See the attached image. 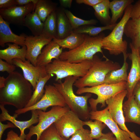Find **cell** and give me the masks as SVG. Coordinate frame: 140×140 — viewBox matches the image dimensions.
<instances>
[{
  "instance_id": "1",
  "label": "cell",
  "mask_w": 140,
  "mask_h": 140,
  "mask_svg": "<svg viewBox=\"0 0 140 140\" xmlns=\"http://www.w3.org/2000/svg\"><path fill=\"white\" fill-rule=\"evenodd\" d=\"M32 87L21 73L14 71L9 74L4 87L0 89V104L11 105L17 109L25 108L33 94Z\"/></svg>"
},
{
  "instance_id": "2",
  "label": "cell",
  "mask_w": 140,
  "mask_h": 140,
  "mask_svg": "<svg viewBox=\"0 0 140 140\" xmlns=\"http://www.w3.org/2000/svg\"><path fill=\"white\" fill-rule=\"evenodd\" d=\"M79 78L75 76H69L65 78L63 82L60 81L54 83L53 85L62 95L70 110L76 114L81 120L86 121L90 118L91 109L88 106V101L92 94L87 93L85 96H78L75 94L73 86Z\"/></svg>"
},
{
  "instance_id": "3",
  "label": "cell",
  "mask_w": 140,
  "mask_h": 140,
  "mask_svg": "<svg viewBox=\"0 0 140 140\" xmlns=\"http://www.w3.org/2000/svg\"><path fill=\"white\" fill-rule=\"evenodd\" d=\"M106 59L102 60L95 55L92 60V64L87 73L77 80L73 85L79 88L102 84L108 73L121 67L118 63L107 58Z\"/></svg>"
},
{
  "instance_id": "4",
  "label": "cell",
  "mask_w": 140,
  "mask_h": 140,
  "mask_svg": "<svg viewBox=\"0 0 140 140\" xmlns=\"http://www.w3.org/2000/svg\"><path fill=\"white\" fill-rule=\"evenodd\" d=\"M105 34L101 33L99 35L92 36L88 35L84 42L79 46L72 50L62 52L59 59L67 60L72 63H79L86 60H92L97 53L104 55L102 48V40Z\"/></svg>"
},
{
  "instance_id": "5",
  "label": "cell",
  "mask_w": 140,
  "mask_h": 140,
  "mask_svg": "<svg viewBox=\"0 0 140 140\" xmlns=\"http://www.w3.org/2000/svg\"><path fill=\"white\" fill-rule=\"evenodd\" d=\"M133 5L131 4L125 9L124 14L117 24L107 36L102 40V48L108 51L109 53L115 56L123 53L127 55V42L123 40L124 28L127 22L130 18Z\"/></svg>"
},
{
  "instance_id": "6",
  "label": "cell",
  "mask_w": 140,
  "mask_h": 140,
  "mask_svg": "<svg viewBox=\"0 0 140 140\" xmlns=\"http://www.w3.org/2000/svg\"><path fill=\"white\" fill-rule=\"evenodd\" d=\"M92 64V60H86L79 63H71L67 60L54 59L45 66L48 74L56 75V81L69 76L82 77L87 73Z\"/></svg>"
},
{
  "instance_id": "7",
  "label": "cell",
  "mask_w": 140,
  "mask_h": 140,
  "mask_svg": "<svg viewBox=\"0 0 140 140\" xmlns=\"http://www.w3.org/2000/svg\"><path fill=\"white\" fill-rule=\"evenodd\" d=\"M126 82L114 84H102L92 87H85L78 88L76 93L78 95L92 93L97 96L96 99H90L88 101L91 110H97V104H101L102 108L106 106V101L118 93L126 89Z\"/></svg>"
},
{
  "instance_id": "8",
  "label": "cell",
  "mask_w": 140,
  "mask_h": 140,
  "mask_svg": "<svg viewBox=\"0 0 140 140\" xmlns=\"http://www.w3.org/2000/svg\"><path fill=\"white\" fill-rule=\"evenodd\" d=\"M70 110L67 106L65 107L54 106L49 111L46 112L40 110H36L39 122L35 126L32 125L29 129V133L26 135V140H31L34 135L37 136L36 140H39L43 132L53 124L64 114Z\"/></svg>"
},
{
  "instance_id": "9",
  "label": "cell",
  "mask_w": 140,
  "mask_h": 140,
  "mask_svg": "<svg viewBox=\"0 0 140 140\" xmlns=\"http://www.w3.org/2000/svg\"><path fill=\"white\" fill-rule=\"evenodd\" d=\"M44 94L41 99L35 104L30 107L24 108L15 111L17 115L33 110H40L46 111L51 106H67L62 95L56 88L51 85H45Z\"/></svg>"
},
{
  "instance_id": "10",
  "label": "cell",
  "mask_w": 140,
  "mask_h": 140,
  "mask_svg": "<svg viewBox=\"0 0 140 140\" xmlns=\"http://www.w3.org/2000/svg\"><path fill=\"white\" fill-rule=\"evenodd\" d=\"M127 90L123 91L107 100L106 101L107 105L109 114L112 119L122 130L128 132L132 140H140L134 132L130 131L125 124L123 109V102L127 94Z\"/></svg>"
},
{
  "instance_id": "11",
  "label": "cell",
  "mask_w": 140,
  "mask_h": 140,
  "mask_svg": "<svg viewBox=\"0 0 140 140\" xmlns=\"http://www.w3.org/2000/svg\"><path fill=\"white\" fill-rule=\"evenodd\" d=\"M83 122L76 114L70 110L54 124L60 135L68 139L76 131L83 128Z\"/></svg>"
},
{
  "instance_id": "12",
  "label": "cell",
  "mask_w": 140,
  "mask_h": 140,
  "mask_svg": "<svg viewBox=\"0 0 140 140\" xmlns=\"http://www.w3.org/2000/svg\"><path fill=\"white\" fill-rule=\"evenodd\" d=\"M50 36L42 33L38 36H26L25 45L26 47V59L36 66L37 60L42 49L53 40Z\"/></svg>"
},
{
  "instance_id": "13",
  "label": "cell",
  "mask_w": 140,
  "mask_h": 140,
  "mask_svg": "<svg viewBox=\"0 0 140 140\" xmlns=\"http://www.w3.org/2000/svg\"><path fill=\"white\" fill-rule=\"evenodd\" d=\"M90 118L97 120L104 123L110 130L117 140H132L129 134L121 129L110 116L107 107L101 110H91Z\"/></svg>"
},
{
  "instance_id": "14",
  "label": "cell",
  "mask_w": 140,
  "mask_h": 140,
  "mask_svg": "<svg viewBox=\"0 0 140 140\" xmlns=\"http://www.w3.org/2000/svg\"><path fill=\"white\" fill-rule=\"evenodd\" d=\"M13 64L21 69L23 76L31 84L34 90L39 79L47 75L45 67L34 66L26 60L23 61L20 59H15L13 60Z\"/></svg>"
},
{
  "instance_id": "15",
  "label": "cell",
  "mask_w": 140,
  "mask_h": 140,
  "mask_svg": "<svg viewBox=\"0 0 140 140\" xmlns=\"http://www.w3.org/2000/svg\"><path fill=\"white\" fill-rule=\"evenodd\" d=\"M129 46L131 52L128 53V55L131 61V65L126 81V96L128 98L133 95L135 86L140 80V57L138 49L134 47L131 43Z\"/></svg>"
},
{
  "instance_id": "16",
  "label": "cell",
  "mask_w": 140,
  "mask_h": 140,
  "mask_svg": "<svg viewBox=\"0 0 140 140\" xmlns=\"http://www.w3.org/2000/svg\"><path fill=\"white\" fill-rule=\"evenodd\" d=\"M34 11L32 3L24 6H15L4 9H0V16L9 24L23 25L24 19L29 14Z\"/></svg>"
},
{
  "instance_id": "17",
  "label": "cell",
  "mask_w": 140,
  "mask_h": 140,
  "mask_svg": "<svg viewBox=\"0 0 140 140\" xmlns=\"http://www.w3.org/2000/svg\"><path fill=\"white\" fill-rule=\"evenodd\" d=\"M4 106L0 104V108L2 111L0 115V121L2 122L8 120L11 122L20 129V136L25 139L26 135L24 132L25 129L29 128L33 124L38 122L39 119L36 110L31 111L32 115L30 119L26 121H21L16 120V118L18 116L16 114L13 116L10 115Z\"/></svg>"
},
{
  "instance_id": "18",
  "label": "cell",
  "mask_w": 140,
  "mask_h": 140,
  "mask_svg": "<svg viewBox=\"0 0 140 140\" xmlns=\"http://www.w3.org/2000/svg\"><path fill=\"white\" fill-rule=\"evenodd\" d=\"M9 23L4 20L0 16V45L5 46L6 43H12L23 47L25 45L26 35L20 36L14 33L11 30Z\"/></svg>"
},
{
  "instance_id": "19",
  "label": "cell",
  "mask_w": 140,
  "mask_h": 140,
  "mask_svg": "<svg viewBox=\"0 0 140 140\" xmlns=\"http://www.w3.org/2000/svg\"><path fill=\"white\" fill-rule=\"evenodd\" d=\"M62 49L53 40L42 50L37 58L36 66L45 67L51 62L53 59H59Z\"/></svg>"
},
{
  "instance_id": "20",
  "label": "cell",
  "mask_w": 140,
  "mask_h": 140,
  "mask_svg": "<svg viewBox=\"0 0 140 140\" xmlns=\"http://www.w3.org/2000/svg\"><path fill=\"white\" fill-rule=\"evenodd\" d=\"M8 46L6 48L0 50V59L8 63L13 64V60L18 59L23 61L26 60V47L25 45L20 48L16 44L7 43Z\"/></svg>"
},
{
  "instance_id": "21",
  "label": "cell",
  "mask_w": 140,
  "mask_h": 140,
  "mask_svg": "<svg viewBox=\"0 0 140 140\" xmlns=\"http://www.w3.org/2000/svg\"><path fill=\"white\" fill-rule=\"evenodd\" d=\"M123 109L125 122L133 123L140 125V107L133 95L123 103Z\"/></svg>"
},
{
  "instance_id": "22",
  "label": "cell",
  "mask_w": 140,
  "mask_h": 140,
  "mask_svg": "<svg viewBox=\"0 0 140 140\" xmlns=\"http://www.w3.org/2000/svg\"><path fill=\"white\" fill-rule=\"evenodd\" d=\"M124 33L131 39V43L134 47L140 48V17L128 20L124 28Z\"/></svg>"
},
{
  "instance_id": "23",
  "label": "cell",
  "mask_w": 140,
  "mask_h": 140,
  "mask_svg": "<svg viewBox=\"0 0 140 140\" xmlns=\"http://www.w3.org/2000/svg\"><path fill=\"white\" fill-rule=\"evenodd\" d=\"M57 34L56 39H62L69 36L73 29L64 9L57 8L56 10Z\"/></svg>"
},
{
  "instance_id": "24",
  "label": "cell",
  "mask_w": 140,
  "mask_h": 140,
  "mask_svg": "<svg viewBox=\"0 0 140 140\" xmlns=\"http://www.w3.org/2000/svg\"><path fill=\"white\" fill-rule=\"evenodd\" d=\"M124 62L122 67L118 69L110 72L106 76L103 84H114L123 82H126L128 75L127 71L128 64L127 61L128 55H123Z\"/></svg>"
},
{
  "instance_id": "25",
  "label": "cell",
  "mask_w": 140,
  "mask_h": 140,
  "mask_svg": "<svg viewBox=\"0 0 140 140\" xmlns=\"http://www.w3.org/2000/svg\"><path fill=\"white\" fill-rule=\"evenodd\" d=\"M88 35L73 32L69 36L62 39L55 38L53 40L60 47L73 50L81 45Z\"/></svg>"
},
{
  "instance_id": "26",
  "label": "cell",
  "mask_w": 140,
  "mask_h": 140,
  "mask_svg": "<svg viewBox=\"0 0 140 140\" xmlns=\"http://www.w3.org/2000/svg\"><path fill=\"white\" fill-rule=\"evenodd\" d=\"M134 1L133 0H113L110 1L109 7L112 15L110 24H116L118 19L121 17L126 8Z\"/></svg>"
},
{
  "instance_id": "27",
  "label": "cell",
  "mask_w": 140,
  "mask_h": 140,
  "mask_svg": "<svg viewBox=\"0 0 140 140\" xmlns=\"http://www.w3.org/2000/svg\"><path fill=\"white\" fill-rule=\"evenodd\" d=\"M57 9V4L51 0H38L34 11L44 23L48 16Z\"/></svg>"
},
{
  "instance_id": "28",
  "label": "cell",
  "mask_w": 140,
  "mask_h": 140,
  "mask_svg": "<svg viewBox=\"0 0 140 140\" xmlns=\"http://www.w3.org/2000/svg\"><path fill=\"white\" fill-rule=\"evenodd\" d=\"M23 25L28 28L33 36H38L42 33L44 23L34 11L26 16Z\"/></svg>"
},
{
  "instance_id": "29",
  "label": "cell",
  "mask_w": 140,
  "mask_h": 140,
  "mask_svg": "<svg viewBox=\"0 0 140 140\" xmlns=\"http://www.w3.org/2000/svg\"><path fill=\"white\" fill-rule=\"evenodd\" d=\"M109 0L102 1L93 7L97 18L105 26L110 24L111 18L109 15Z\"/></svg>"
},
{
  "instance_id": "30",
  "label": "cell",
  "mask_w": 140,
  "mask_h": 140,
  "mask_svg": "<svg viewBox=\"0 0 140 140\" xmlns=\"http://www.w3.org/2000/svg\"><path fill=\"white\" fill-rule=\"evenodd\" d=\"M52 76V75L47 74L46 76L41 78L39 79L31 98L25 108L35 104L41 99L44 93L45 84Z\"/></svg>"
},
{
  "instance_id": "31",
  "label": "cell",
  "mask_w": 140,
  "mask_h": 140,
  "mask_svg": "<svg viewBox=\"0 0 140 140\" xmlns=\"http://www.w3.org/2000/svg\"><path fill=\"white\" fill-rule=\"evenodd\" d=\"M116 24H110L100 27L95 26L92 25H85L74 30L73 32L85 34L91 36H96L104 31L108 30L112 31Z\"/></svg>"
},
{
  "instance_id": "32",
  "label": "cell",
  "mask_w": 140,
  "mask_h": 140,
  "mask_svg": "<svg viewBox=\"0 0 140 140\" xmlns=\"http://www.w3.org/2000/svg\"><path fill=\"white\" fill-rule=\"evenodd\" d=\"M42 33L50 36L53 39L57 38V26L56 10L52 13L46 19L44 22Z\"/></svg>"
},
{
  "instance_id": "33",
  "label": "cell",
  "mask_w": 140,
  "mask_h": 140,
  "mask_svg": "<svg viewBox=\"0 0 140 140\" xmlns=\"http://www.w3.org/2000/svg\"><path fill=\"white\" fill-rule=\"evenodd\" d=\"M84 125H87L90 129V136L92 139H97L100 137L103 133L102 131L107 126L101 121L95 120L94 121L92 120L83 122Z\"/></svg>"
},
{
  "instance_id": "34",
  "label": "cell",
  "mask_w": 140,
  "mask_h": 140,
  "mask_svg": "<svg viewBox=\"0 0 140 140\" xmlns=\"http://www.w3.org/2000/svg\"><path fill=\"white\" fill-rule=\"evenodd\" d=\"M64 10L73 30L83 25H95L97 22V21L95 19L86 20L81 19L75 16L70 11L67 9H64Z\"/></svg>"
},
{
  "instance_id": "35",
  "label": "cell",
  "mask_w": 140,
  "mask_h": 140,
  "mask_svg": "<svg viewBox=\"0 0 140 140\" xmlns=\"http://www.w3.org/2000/svg\"><path fill=\"white\" fill-rule=\"evenodd\" d=\"M67 140L60 135L54 123L43 132L39 139V140Z\"/></svg>"
},
{
  "instance_id": "36",
  "label": "cell",
  "mask_w": 140,
  "mask_h": 140,
  "mask_svg": "<svg viewBox=\"0 0 140 140\" xmlns=\"http://www.w3.org/2000/svg\"><path fill=\"white\" fill-rule=\"evenodd\" d=\"M90 134V131L83 128L76 131L67 140H93Z\"/></svg>"
},
{
  "instance_id": "37",
  "label": "cell",
  "mask_w": 140,
  "mask_h": 140,
  "mask_svg": "<svg viewBox=\"0 0 140 140\" xmlns=\"http://www.w3.org/2000/svg\"><path fill=\"white\" fill-rule=\"evenodd\" d=\"M16 66L13 64H10L5 62L0 59V71L2 72L6 71L9 74L14 72Z\"/></svg>"
},
{
  "instance_id": "38",
  "label": "cell",
  "mask_w": 140,
  "mask_h": 140,
  "mask_svg": "<svg viewBox=\"0 0 140 140\" xmlns=\"http://www.w3.org/2000/svg\"><path fill=\"white\" fill-rule=\"evenodd\" d=\"M17 6L16 0H0V9H4Z\"/></svg>"
},
{
  "instance_id": "39",
  "label": "cell",
  "mask_w": 140,
  "mask_h": 140,
  "mask_svg": "<svg viewBox=\"0 0 140 140\" xmlns=\"http://www.w3.org/2000/svg\"><path fill=\"white\" fill-rule=\"evenodd\" d=\"M140 17V0H139L133 5L130 15V18H136Z\"/></svg>"
},
{
  "instance_id": "40",
  "label": "cell",
  "mask_w": 140,
  "mask_h": 140,
  "mask_svg": "<svg viewBox=\"0 0 140 140\" xmlns=\"http://www.w3.org/2000/svg\"><path fill=\"white\" fill-rule=\"evenodd\" d=\"M133 95L134 99L138 106L140 107V81L136 84L134 88Z\"/></svg>"
},
{
  "instance_id": "41",
  "label": "cell",
  "mask_w": 140,
  "mask_h": 140,
  "mask_svg": "<svg viewBox=\"0 0 140 140\" xmlns=\"http://www.w3.org/2000/svg\"><path fill=\"white\" fill-rule=\"evenodd\" d=\"M16 127L11 122H8L6 124H4L0 121V140H2V136L4 131L7 129L15 128Z\"/></svg>"
},
{
  "instance_id": "42",
  "label": "cell",
  "mask_w": 140,
  "mask_h": 140,
  "mask_svg": "<svg viewBox=\"0 0 140 140\" xmlns=\"http://www.w3.org/2000/svg\"><path fill=\"white\" fill-rule=\"evenodd\" d=\"M5 140H26L25 138L19 136L17 133L13 130L9 131L7 134L6 138Z\"/></svg>"
},
{
  "instance_id": "43",
  "label": "cell",
  "mask_w": 140,
  "mask_h": 140,
  "mask_svg": "<svg viewBox=\"0 0 140 140\" xmlns=\"http://www.w3.org/2000/svg\"><path fill=\"white\" fill-rule=\"evenodd\" d=\"M102 1V0H76L75 2L78 4H84L93 7Z\"/></svg>"
},
{
  "instance_id": "44",
  "label": "cell",
  "mask_w": 140,
  "mask_h": 140,
  "mask_svg": "<svg viewBox=\"0 0 140 140\" xmlns=\"http://www.w3.org/2000/svg\"><path fill=\"white\" fill-rule=\"evenodd\" d=\"M17 6H22L32 3L34 5V10L38 0H16Z\"/></svg>"
},
{
  "instance_id": "45",
  "label": "cell",
  "mask_w": 140,
  "mask_h": 140,
  "mask_svg": "<svg viewBox=\"0 0 140 140\" xmlns=\"http://www.w3.org/2000/svg\"><path fill=\"white\" fill-rule=\"evenodd\" d=\"M97 140H117L116 137L111 132L103 133L102 135Z\"/></svg>"
},
{
  "instance_id": "46",
  "label": "cell",
  "mask_w": 140,
  "mask_h": 140,
  "mask_svg": "<svg viewBox=\"0 0 140 140\" xmlns=\"http://www.w3.org/2000/svg\"><path fill=\"white\" fill-rule=\"evenodd\" d=\"M72 0H59L61 5L63 7L70 8L72 6Z\"/></svg>"
},
{
  "instance_id": "47",
  "label": "cell",
  "mask_w": 140,
  "mask_h": 140,
  "mask_svg": "<svg viewBox=\"0 0 140 140\" xmlns=\"http://www.w3.org/2000/svg\"><path fill=\"white\" fill-rule=\"evenodd\" d=\"M5 80L6 78L4 76H0V89L4 87Z\"/></svg>"
},
{
  "instance_id": "48",
  "label": "cell",
  "mask_w": 140,
  "mask_h": 140,
  "mask_svg": "<svg viewBox=\"0 0 140 140\" xmlns=\"http://www.w3.org/2000/svg\"><path fill=\"white\" fill-rule=\"evenodd\" d=\"M138 51L139 55L140 57V48L138 49Z\"/></svg>"
},
{
  "instance_id": "49",
  "label": "cell",
  "mask_w": 140,
  "mask_h": 140,
  "mask_svg": "<svg viewBox=\"0 0 140 140\" xmlns=\"http://www.w3.org/2000/svg\"><path fill=\"white\" fill-rule=\"evenodd\" d=\"M139 81H140V80Z\"/></svg>"
}]
</instances>
